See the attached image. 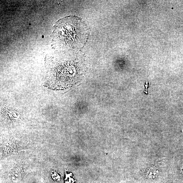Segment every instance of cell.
Returning a JSON list of instances; mask_svg holds the SVG:
<instances>
[{
	"label": "cell",
	"mask_w": 183,
	"mask_h": 183,
	"mask_svg": "<svg viewBox=\"0 0 183 183\" xmlns=\"http://www.w3.org/2000/svg\"><path fill=\"white\" fill-rule=\"evenodd\" d=\"M158 171L155 167H151L149 169L146 174V176L149 179H154L157 178Z\"/></svg>",
	"instance_id": "7a4b0ae2"
},
{
	"label": "cell",
	"mask_w": 183,
	"mask_h": 183,
	"mask_svg": "<svg viewBox=\"0 0 183 183\" xmlns=\"http://www.w3.org/2000/svg\"><path fill=\"white\" fill-rule=\"evenodd\" d=\"M149 83L148 82H146L145 84V90L144 92L146 94H147L148 93L147 91L148 88L149 87V85L150 84V83H149Z\"/></svg>",
	"instance_id": "3957f363"
},
{
	"label": "cell",
	"mask_w": 183,
	"mask_h": 183,
	"mask_svg": "<svg viewBox=\"0 0 183 183\" xmlns=\"http://www.w3.org/2000/svg\"><path fill=\"white\" fill-rule=\"evenodd\" d=\"M53 41L61 47L70 48H80L86 44L88 29L80 18L74 16L61 19L55 26Z\"/></svg>",
	"instance_id": "6da1fadb"
}]
</instances>
